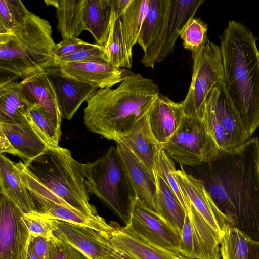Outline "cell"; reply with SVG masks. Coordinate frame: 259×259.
<instances>
[{
	"label": "cell",
	"instance_id": "1",
	"mask_svg": "<svg viewBox=\"0 0 259 259\" xmlns=\"http://www.w3.org/2000/svg\"><path fill=\"white\" fill-rule=\"evenodd\" d=\"M197 167L196 178L230 225L259 241V138L219 151L211 161Z\"/></svg>",
	"mask_w": 259,
	"mask_h": 259
},
{
	"label": "cell",
	"instance_id": "2",
	"mask_svg": "<svg viewBox=\"0 0 259 259\" xmlns=\"http://www.w3.org/2000/svg\"><path fill=\"white\" fill-rule=\"evenodd\" d=\"M224 86L247 131L259 127V50L242 23L229 21L220 36Z\"/></svg>",
	"mask_w": 259,
	"mask_h": 259
},
{
	"label": "cell",
	"instance_id": "3",
	"mask_svg": "<svg viewBox=\"0 0 259 259\" xmlns=\"http://www.w3.org/2000/svg\"><path fill=\"white\" fill-rule=\"evenodd\" d=\"M160 94L152 79L134 74L116 88L98 89L86 101L84 124L115 141L127 134Z\"/></svg>",
	"mask_w": 259,
	"mask_h": 259
},
{
	"label": "cell",
	"instance_id": "4",
	"mask_svg": "<svg viewBox=\"0 0 259 259\" xmlns=\"http://www.w3.org/2000/svg\"><path fill=\"white\" fill-rule=\"evenodd\" d=\"M52 32L49 21L31 12L23 25L0 34V87L54 66Z\"/></svg>",
	"mask_w": 259,
	"mask_h": 259
},
{
	"label": "cell",
	"instance_id": "5",
	"mask_svg": "<svg viewBox=\"0 0 259 259\" xmlns=\"http://www.w3.org/2000/svg\"><path fill=\"white\" fill-rule=\"evenodd\" d=\"M24 165L40 183L71 207L88 215H98L89 202L84 164L75 160L69 150L50 147Z\"/></svg>",
	"mask_w": 259,
	"mask_h": 259
},
{
	"label": "cell",
	"instance_id": "6",
	"mask_svg": "<svg viewBox=\"0 0 259 259\" xmlns=\"http://www.w3.org/2000/svg\"><path fill=\"white\" fill-rule=\"evenodd\" d=\"M84 165L88 193L96 195L126 225L137 198L117 148L110 147L96 160Z\"/></svg>",
	"mask_w": 259,
	"mask_h": 259
},
{
	"label": "cell",
	"instance_id": "7",
	"mask_svg": "<svg viewBox=\"0 0 259 259\" xmlns=\"http://www.w3.org/2000/svg\"><path fill=\"white\" fill-rule=\"evenodd\" d=\"M203 120L219 151H229L250 137L230 99L224 84L214 87L204 104Z\"/></svg>",
	"mask_w": 259,
	"mask_h": 259
},
{
	"label": "cell",
	"instance_id": "8",
	"mask_svg": "<svg viewBox=\"0 0 259 259\" xmlns=\"http://www.w3.org/2000/svg\"><path fill=\"white\" fill-rule=\"evenodd\" d=\"M193 59L190 85L181 105L184 115L202 119L205 100L212 89L224 84V72L220 47L208 40Z\"/></svg>",
	"mask_w": 259,
	"mask_h": 259
},
{
	"label": "cell",
	"instance_id": "9",
	"mask_svg": "<svg viewBox=\"0 0 259 259\" xmlns=\"http://www.w3.org/2000/svg\"><path fill=\"white\" fill-rule=\"evenodd\" d=\"M161 148L174 162L191 167L210 162L219 152L203 120L184 114L178 129Z\"/></svg>",
	"mask_w": 259,
	"mask_h": 259
},
{
	"label": "cell",
	"instance_id": "10",
	"mask_svg": "<svg viewBox=\"0 0 259 259\" xmlns=\"http://www.w3.org/2000/svg\"><path fill=\"white\" fill-rule=\"evenodd\" d=\"M23 183L32 204L33 213L90 227L99 232H110L114 229V223L108 224L98 214L88 215L74 209L33 176H26Z\"/></svg>",
	"mask_w": 259,
	"mask_h": 259
},
{
	"label": "cell",
	"instance_id": "11",
	"mask_svg": "<svg viewBox=\"0 0 259 259\" xmlns=\"http://www.w3.org/2000/svg\"><path fill=\"white\" fill-rule=\"evenodd\" d=\"M204 0H170L165 23L159 36L141 59L146 67L153 68L172 53L175 43L186 23L194 15Z\"/></svg>",
	"mask_w": 259,
	"mask_h": 259
},
{
	"label": "cell",
	"instance_id": "12",
	"mask_svg": "<svg viewBox=\"0 0 259 259\" xmlns=\"http://www.w3.org/2000/svg\"><path fill=\"white\" fill-rule=\"evenodd\" d=\"M123 227L130 234L150 244L180 253V235L157 213L138 199L133 206L128 222Z\"/></svg>",
	"mask_w": 259,
	"mask_h": 259
},
{
	"label": "cell",
	"instance_id": "13",
	"mask_svg": "<svg viewBox=\"0 0 259 259\" xmlns=\"http://www.w3.org/2000/svg\"><path fill=\"white\" fill-rule=\"evenodd\" d=\"M221 236L191 204L180 235V253L189 259H221Z\"/></svg>",
	"mask_w": 259,
	"mask_h": 259
},
{
	"label": "cell",
	"instance_id": "14",
	"mask_svg": "<svg viewBox=\"0 0 259 259\" xmlns=\"http://www.w3.org/2000/svg\"><path fill=\"white\" fill-rule=\"evenodd\" d=\"M22 212L6 195L0 199V259H28L29 231Z\"/></svg>",
	"mask_w": 259,
	"mask_h": 259
},
{
	"label": "cell",
	"instance_id": "15",
	"mask_svg": "<svg viewBox=\"0 0 259 259\" xmlns=\"http://www.w3.org/2000/svg\"><path fill=\"white\" fill-rule=\"evenodd\" d=\"M49 147L28 119L20 123H0V153L20 157L26 164Z\"/></svg>",
	"mask_w": 259,
	"mask_h": 259
},
{
	"label": "cell",
	"instance_id": "16",
	"mask_svg": "<svg viewBox=\"0 0 259 259\" xmlns=\"http://www.w3.org/2000/svg\"><path fill=\"white\" fill-rule=\"evenodd\" d=\"M53 67L66 76L99 89L111 88L134 74L128 69L116 68L109 63L100 62L58 61L55 62Z\"/></svg>",
	"mask_w": 259,
	"mask_h": 259
},
{
	"label": "cell",
	"instance_id": "17",
	"mask_svg": "<svg viewBox=\"0 0 259 259\" xmlns=\"http://www.w3.org/2000/svg\"><path fill=\"white\" fill-rule=\"evenodd\" d=\"M52 223L55 237L73 245L90 259L102 258L111 249L101 232L57 219H52Z\"/></svg>",
	"mask_w": 259,
	"mask_h": 259
},
{
	"label": "cell",
	"instance_id": "18",
	"mask_svg": "<svg viewBox=\"0 0 259 259\" xmlns=\"http://www.w3.org/2000/svg\"><path fill=\"white\" fill-rule=\"evenodd\" d=\"M175 174L178 181L191 204L221 236L230 223L220 211L206 189L203 182L182 168Z\"/></svg>",
	"mask_w": 259,
	"mask_h": 259
},
{
	"label": "cell",
	"instance_id": "19",
	"mask_svg": "<svg viewBox=\"0 0 259 259\" xmlns=\"http://www.w3.org/2000/svg\"><path fill=\"white\" fill-rule=\"evenodd\" d=\"M20 91L33 106L44 108L61 134L62 112L55 87L48 73L44 71L30 75L19 82Z\"/></svg>",
	"mask_w": 259,
	"mask_h": 259
},
{
	"label": "cell",
	"instance_id": "20",
	"mask_svg": "<svg viewBox=\"0 0 259 259\" xmlns=\"http://www.w3.org/2000/svg\"><path fill=\"white\" fill-rule=\"evenodd\" d=\"M116 143L137 199L146 207L156 212L157 190L155 174L150 171L123 143L119 141Z\"/></svg>",
	"mask_w": 259,
	"mask_h": 259
},
{
	"label": "cell",
	"instance_id": "21",
	"mask_svg": "<svg viewBox=\"0 0 259 259\" xmlns=\"http://www.w3.org/2000/svg\"><path fill=\"white\" fill-rule=\"evenodd\" d=\"M146 114L151 133L161 146L176 131L184 116L180 102H175L160 94L152 103Z\"/></svg>",
	"mask_w": 259,
	"mask_h": 259
},
{
	"label": "cell",
	"instance_id": "22",
	"mask_svg": "<svg viewBox=\"0 0 259 259\" xmlns=\"http://www.w3.org/2000/svg\"><path fill=\"white\" fill-rule=\"evenodd\" d=\"M114 226L111 232H102V235L112 247L132 259H189L138 238L116 223Z\"/></svg>",
	"mask_w": 259,
	"mask_h": 259
},
{
	"label": "cell",
	"instance_id": "23",
	"mask_svg": "<svg viewBox=\"0 0 259 259\" xmlns=\"http://www.w3.org/2000/svg\"><path fill=\"white\" fill-rule=\"evenodd\" d=\"M46 71L55 87L62 117L67 120L73 117L82 103L98 89L92 84L66 76L53 67Z\"/></svg>",
	"mask_w": 259,
	"mask_h": 259
},
{
	"label": "cell",
	"instance_id": "24",
	"mask_svg": "<svg viewBox=\"0 0 259 259\" xmlns=\"http://www.w3.org/2000/svg\"><path fill=\"white\" fill-rule=\"evenodd\" d=\"M146 114L127 134L118 138L115 142L123 143L150 171L155 174L161 146L151 133Z\"/></svg>",
	"mask_w": 259,
	"mask_h": 259
},
{
	"label": "cell",
	"instance_id": "25",
	"mask_svg": "<svg viewBox=\"0 0 259 259\" xmlns=\"http://www.w3.org/2000/svg\"><path fill=\"white\" fill-rule=\"evenodd\" d=\"M111 26L108 38L104 46L108 63L116 68H131L132 56L127 50L120 24L119 16L128 4L126 0H111Z\"/></svg>",
	"mask_w": 259,
	"mask_h": 259
},
{
	"label": "cell",
	"instance_id": "26",
	"mask_svg": "<svg viewBox=\"0 0 259 259\" xmlns=\"http://www.w3.org/2000/svg\"><path fill=\"white\" fill-rule=\"evenodd\" d=\"M0 193L7 196L24 214L32 213V206L17 163L0 155Z\"/></svg>",
	"mask_w": 259,
	"mask_h": 259
},
{
	"label": "cell",
	"instance_id": "27",
	"mask_svg": "<svg viewBox=\"0 0 259 259\" xmlns=\"http://www.w3.org/2000/svg\"><path fill=\"white\" fill-rule=\"evenodd\" d=\"M45 3L56 9L57 28L62 39L77 37L85 30V0H46Z\"/></svg>",
	"mask_w": 259,
	"mask_h": 259
},
{
	"label": "cell",
	"instance_id": "28",
	"mask_svg": "<svg viewBox=\"0 0 259 259\" xmlns=\"http://www.w3.org/2000/svg\"><path fill=\"white\" fill-rule=\"evenodd\" d=\"M155 175L157 190L156 213L180 236L187 212L164 180L156 172Z\"/></svg>",
	"mask_w": 259,
	"mask_h": 259
},
{
	"label": "cell",
	"instance_id": "29",
	"mask_svg": "<svg viewBox=\"0 0 259 259\" xmlns=\"http://www.w3.org/2000/svg\"><path fill=\"white\" fill-rule=\"evenodd\" d=\"M111 0H85L84 14L85 30L93 35L95 44L104 46L111 26Z\"/></svg>",
	"mask_w": 259,
	"mask_h": 259
},
{
	"label": "cell",
	"instance_id": "30",
	"mask_svg": "<svg viewBox=\"0 0 259 259\" xmlns=\"http://www.w3.org/2000/svg\"><path fill=\"white\" fill-rule=\"evenodd\" d=\"M32 107L21 94L19 82L0 87V123H22Z\"/></svg>",
	"mask_w": 259,
	"mask_h": 259
},
{
	"label": "cell",
	"instance_id": "31",
	"mask_svg": "<svg viewBox=\"0 0 259 259\" xmlns=\"http://www.w3.org/2000/svg\"><path fill=\"white\" fill-rule=\"evenodd\" d=\"M170 0H149L148 9L137 44L144 52L159 36L165 23Z\"/></svg>",
	"mask_w": 259,
	"mask_h": 259
},
{
	"label": "cell",
	"instance_id": "32",
	"mask_svg": "<svg viewBox=\"0 0 259 259\" xmlns=\"http://www.w3.org/2000/svg\"><path fill=\"white\" fill-rule=\"evenodd\" d=\"M149 0H131L121 15V28L129 54L137 44L142 23L148 9Z\"/></svg>",
	"mask_w": 259,
	"mask_h": 259
},
{
	"label": "cell",
	"instance_id": "33",
	"mask_svg": "<svg viewBox=\"0 0 259 259\" xmlns=\"http://www.w3.org/2000/svg\"><path fill=\"white\" fill-rule=\"evenodd\" d=\"M251 238L237 228L226 225L221 238L220 252L222 259H248Z\"/></svg>",
	"mask_w": 259,
	"mask_h": 259
},
{
	"label": "cell",
	"instance_id": "34",
	"mask_svg": "<svg viewBox=\"0 0 259 259\" xmlns=\"http://www.w3.org/2000/svg\"><path fill=\"white\" fill-rule=\"evenodd\" d=\"M27 119L49 147L58 146L61 135L42 107L34 105L30 110Z\"/></svg>",
	"mask_w": 259,
	"mask_h": 259
},
{
	"label": "cell",
	"instance_id": "35",
	"mask_svg": "<svg viewBox=\"0 0 259 259\" xmlns=\"http://www.w3.org/2000/svg\"><path fill=\"white\" fill-rule=\"evenodd\" d=\"M19 0H0V34L21 26L30 14Z\"/></svg>",
	"mask_w": 259,
	"mask_h": 259
},
{
	"label": "cell",
	"instance_id": "36",
	"mask_svg": "<svg viewBox=\"0 0 259 259\" xmlns=\"http://www.w3.org/2000/svg\"><path fill=\"white\" fill-rule=\"evenodd\" d=\"M176 170L175 162L166 154L161 148L155 165V172L160 175L169 186L187 213L191 203L178 181L175 174Z\"/></svg>",
	"mask_w": 259,
	"mask_h": 259
},
{
	"label": "cell",
	"instance_id": "37",
	"mask_svg": "<svg viewBox=\"0 0 259 259\" xmlns=\"http://www.w3.org/2000/svg\"><path fill=\"white\" fill-rule=\"evenodd\" d=\"M207 25L196 18L190 19L183 27L180 37L183 47L191 53L202 48L207 41Z\"/></svg>",
	"mask_w": 259,
	"mask_h": 259
},
{
	"label": "cell",
	"instance_id": "38",
	"mask_svg": "<svg viewBox=\"0 0 259 259\" xmlns=\"http://www.w3.org/2000/svg\"><path fill=\"white\" fill-rule=\"evenodd\" d=\"M21 218L29 231V242L37 236L44 237L49 239L55 236L51 219L35 213H22Z\"/></svg>",
	"mask_w": 259,
	"mask_h": 259
},
{
	"label": "cell",
	"instance_id": "39",
	"mask_svg": "<svg viewBox=\"0 0 259 259\" xmlns=\"http://www.w3.org/2000/svg\"><path fill=\"white\" fill-rule=\"evenodd\" d=\"M66 62H100L108 63L104 46L97 44L81 49L70 55L55 60Z\"/></svg>",
	"mask_w": 259,
	"mask_h": 259
},
{
	"label": "cell",
	"instance_id": "40",
	"mask_svg": "<svg viewBox=\"0 0 259 259\" xmlns=\"http://www.w3.org/2000/svg\"><path fill=\"white\" fill-rule=\"evenodd\" d=\"M48 259H90L79 249L54 236L50 239Z\"/></svg>",
	"mask_w": 259,
	"mask_h": 259
},
{
	"label": "cell",
	"instance_id": "41",
	"mask_svg": "<svg viewBox=\"0 0 259 259\" xmlns=\"http://www.w3.org/2000/svg\"><path fill=\"white\" fill-rule=\"evenodd\" d=\"M92 45L75 36L62 39L55 45V60L70 55Z\"/></svg>",
	"mask_w": 259,
	"mask_h": 259
},
{
	"label": "cell",
	"instance_id": "42",
	"mask_svg": "<svg viewBox=\"0 0 259 259\" xmlns=\"http://www.w3.org/2000/svg\"><path fill=\"white\" fill-rule=\"evenodd\" d=\"M29 246L37 259H48L49 239L42 236L35 237L30 240Z\"/></svg>",
	"mask_w": 259,
	"mask_h": 259
},
{
	"label": "cell",
	"instance_id": "43",
	"mask_svg": "<svg viewBox=\"0 0 259 259\" xmlns=\"http://www.w3.org/2000/svg\"><path fill=\"white\" fill-rule=\"evenodd\" d=\"M248 259H259V241L251 239L248 246Z\"/></svg>",
	"mask_w": 259,
	"mask_h": 259
},
{
	"label": "cell",
	"instance_id": "44",
	"mask_svg": "<svg viewBox=\"0 0 259 259\" xmlns=\"http://www.w3.org/2000/svg\"><path fill=\"white\" fill-rule=\"evenodd\" d=\"M100 259H132L128 255L112 246L109 252Z\"/></svg>",
	"mask_w": 259,
	"mask_h": 259
},
{
	"label": "cell",
	"instance_id": "45",
	"mask_svg": "<svg viewBox=\"0 0 259 259\" xmlns=\"http://www.w3.org/2000/svg\"><path fill=\"white\" fill-rule=\"evenodd\" d=\"M28 259H37L29 246L28 247Z\"/></svg>",
	"mask_w": 259,
	"mask_h": 259
}]
</instances>
